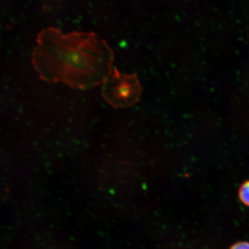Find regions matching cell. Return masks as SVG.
Listing matches in <instances>:
<instances>
[{
  "instance_id": "6da1fadb",
  "label": "cell",
  "mask_w": 249,
  "mask_h": 249,
  "mask_svg": "<svg viewBox=\"0 0 249 249\" xmlns=\"http://www.w3.org/2000/svg\"><path fill=\"white\" fill-rule=\"evenodd\" d=\"M113 50L95 33L64 34L54 27L39 33L32 58L42 80L82 90L104 83L113 72Z\"/></svg>"
},
{
  "instance_id": "7a4b0ae2",
  "label": "cell",
  "mask_w": 249,
  "mask_h": 249,
  "mask_svg": "<svg viewBox=\"0 0 249 249\" xmlns=\"http://www.w3.org/2000/svg\"><path fill=\"white\" fill-rule=\"evenodd\" d=\"M142 87L136 74H124L114 68L103 83L102 95L114 108L132 107L139 101Z\"/></svg>"
},
{
  "instance_id": "3957f363",
  "label": "cell",
  "mask_w": 249,
  "mask_h": 249,
  "mask_svg": "<svg viewBox=\"0 0 249 249\" xmlns=\"http://www.w3.org/2000/svg\"><path fill=\"white\" fill-rule=\"evenodd\" d=\"M239 197L243 203L249 207V180L241 186L239 189Z\"/></svg>"
},
{
  "instance_id": "277c9868",
  "label": "cell",
  "mask_w": 249,
  "mask_h": 249,
  "mask_svg": "<svg viewBox=\"0 0 249 249\" xmlns=\"http://www.w3.org/2000/svg\"><path fill=\"white\" fill-rule=\"evenodd\" d=\"M230 249H249V243L239 242L233 245Z\"/></svg>"
}]
</instances>
